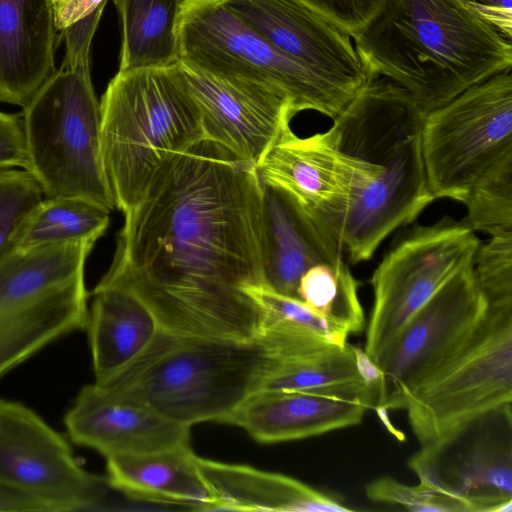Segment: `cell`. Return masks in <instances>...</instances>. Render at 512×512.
Segmentation results:
<instances>
[{"label":"cell","mask_w":512,"mask_h":512,"mask_svg":"<svg viewBox=\"0 0 512 512\" xmlns=\"http://www.w3.org/2000/svg\"><path fill=\"white\" fill-rule=\"evenodd\" d=\"M124 216L98 285L132 292L175 335L264 334V313L248 293L266 285L263 186L254 164L202 139L163 164Z\"/></svg>","instance_id":"cell-1"},{"label":"cell","mask_w":512,"mask_h":512,"mask_svg":"<svg viewBox=\"0 0 512 512\" xmlns=\"http://www.w3.org/2000/svg\"><path fill=\"white\" fill-rule=\"evenodd\" d=\"M425 115L406 90L370 76L328 129L351 163V185L337 209L311 217L353 263L369 260L435 200L422 152Z\"/></svg>","instance_id":"cell-2"},{"label":"cell","mask_w":512,"mask_h":512,"mask_svg":"<svg viewBox=\"0 0 512 512\" xmlns=\"http://www.w3.org/2000/svg\"><path fill=\"white\" fill-rule=\"evenodd\" d=\"M353 40L368 76L390 79L426 113L512 67L511 41L469 0H385Z\"/></svg>","instance_id":"cell-3"},{"label":"cell","mask_w":512,"mask_h":512,"mask_svg":"<svg viewBox=\"0 0 512 512\" xmlns=\"http://www.w3.org/2000/svg\"><path fill=\"white\" fill-rule=\"evenodd\" d=\"M298 352L274 331L237 339L180 336L160 329L128 367L97 384L189 427L226 423L262 388L283 357Z\"/></svg>","instance_id":"cell-4"},{"label":"cell","mask_w":512,"mask_h":512,"mask_svg":"<svg viewBox=\"0 0 512 512\" xmlns=\"http://www.w3.org/2000/svg\"><path fill=\"white\" fill-rule=\"evenodd\" d=\"M100 110L104 169L123 213L137 204L163 164L205 139L179 63L118 71Z\"/></svg>","instance_id":"cell-5"},{"label":"cell","mask_w":512,"mask_h":512,"mask_svg":"<svg viewBox=\"0 0 512 512\" xmlns=\"http://www.w3.org/2000/svg\"><path fill=\"white\" fill-rule=\"evenodd\" d=\"M28 167L44 198L115 208L104 169L101 110L90 65L56 69L22 108Z\"/></svg>","instance_id":"cell-6"},{"label":"cell","mask_w":512,"mask_h":512,"mask_svg":"<svg viewBox=\"0 0 512 512\" xmlns=\"http://www.w3.org/2000/svg\"><path fill=\"white\" fill-rule=\"evenodd\" d=\"M95 243L15 249L0 260V378L86 327L85 263Z\"/></svg>","instance_id":"cell-7"},{"label":"cell","mask_w":512,"mask_h":512,"mask_svg":"<svg viewBox=\"0 0 512 512\" xmlns=\"http://www.w3.org/2000/svg\"><path fill=\"white\" fill-rule=\"evenodd\" d=\"M177 43L180 62L267 85L288 97L296 114L313 110L334 119L351 101L273 46L221 0H182Z\"/></svg>","instance_id":"cell-8"},{"label":"cell","mask_w":512,"mask_h":512,"mask_svg":"<svg viewBox=\"0 0 512 512\" xmlns=\"http://www.w3.org/2000/svg\"><path fill=\"white\" fill-rule=\"evenodd\" d=\"M512 303L487 304L474 331L405 408L422 446L439 444L474 421L511 410Z\"/></svg>","instance_id":"cell-9"},{"label":"cell","mask_w":512,"mask_h":512,"mask_svg":"<svg viewBox=\"0 0 512 512\" xmlns=\"http://www.w3.org/2000/svg\"><path fill=\"white\" fill-rule=\"evenodd\" d=\"M422 152L433 197L463 203L474 182L512 152L511 69L427 112Z\"/></svg>","instance_id":"cell-10"},{"label":"cell","mask_w":512,"mask_h":512,"mask_svg":"<svg viewBox=\"0 0 512 512\" xmlns=\"http://www.w3.org/2000/svg\"><path fill=\"white\" fill-rule=\"evenodd\" d=\"M480 244L475 231L450 217L401 238L371 278L374 301L364 352L374 360L445 283L473 264Z\"/></svg>","instance_id":"cell-11"},{"label":"cell","mask_w":512,"mask_h":512,"mask_svg":"<svg viewBox=\"0 0 512 512\" xmlns=\"http://www.w3.org/2000/svg\"><path fill=\"white\" fill-rule=\"evenodd\" d=\"M487 308L473 264L445 283L380 351L375 408L405 409L470 337Z\"/></svg>","instance_id":"cell-12"},{"label":"cell","mask_w":512,"mask_h":512,"mask_svg":"<svg viewBox=\"0 0 512 512\" xmlns=\"http://www.w3.org/2000/svg\"><path fill=\"white\" fill-rule=\"evenodd\" d=\"M0 484L43 503L49 512L101 509L110 488L87 472L65 438L36 412L0 399Z\"/></svg>","instance_id":"cell-13"},{"label":"cell","mask_w":512,"mask_h":512,"mask_svg":"<svg viewBox=\"0 0 512 512\" xmlns=\"http://www.w3.org/2000/svg\"><path fill=\"white\" fill-rule=\"evenodd\" d=\"M178 63L198 106L204 138L257 166L296 115L290 99L259 82Z\"/></svg>","instance_id":"cell-14"},{"label":"cell","mask_w":512,"mask_h":512,"mask_svg":"<svg viewBox=\"0 0 512 512\" xmlns=\"http://www.w3.org/2000/svg\"><path fill=\"white\" fill-rule=\"evenodd\" d=\"M247 25L349 99L369 80L351 37L294 0H221Z\"/></svg>","instance_id":"cell-15"},{"label":"cell","mask_w":512,"mask_h":512,"mask_svg":"<svg viewBox=\"0 0 512 512\" xmlns=\"http://www.w3.org/2000/svg\"><path fill=\"white\" fill-rule=\"evenodd\" d=\"M72 442L106 459L190 445V427L93 383L81 388L64 417Z\"/></svg>","instance_id":"cell-16"},{"label":"cell","mask_w":512,"mask_h":512,"mask_svg":"<svg viewBox=\"0 0 512 512\" xmlns=\"http://www.w3.org/2000/svg\"><path fill=\"white\" fill-rule=\"evenodd\" d=\"M377 388L258 390L229 417L260 443L304 439L353 426L375 408Z\"/></svg>","instance_id":"cell-17"},{"label":"cell","mask_w":512,"mask_h":512,"mask_svg":"<svg viewBox=\"0 0 512 512\" xmlns=\"http://www.w3.org/2000/svg\"><path fill=\"white\" fill-rule=\"evenodd\" d=\"M256 168L264 184L286 193L312 217L334 211L349 194L351 163L329 130L302 138L284 129Z\"/></svg>","instance_id":"cell-18"},{"label":"cell","mask_w":512,"mask_h":512,"mask_svg":"<svg viewBox=\"0 0 512 512\" xmlns=\"http://www.w3.org/2000/svg\"><path fill=\"white\" fill-rule=\"evenodd\" d=\"M262 186L265 283L281 295L299 299L302 275L314 265L343 261L342 248L286 193L263 182Z\"/></svg>","instance_id":"cell-19"},{"label":"cell","mask_w":512,"mask_h":512,"mask_svg":"<svg viewBox=\"0 0 512 512\" xmlns=\"http://www.w3.org/2000/svg\"><path fill=\"white\" fill-rule=\"evenodd\" d=\"M52 0H0V102L24 107L56 70Z\"/></svg>","instance_id":"cell-20"},{"label":"cell","mask_w":512,"mask_h":512,"mask_svg":"<svg viewBox=\"0 0 512 512\" xmlns=\"http://www.w3.org/2000/svg\"><path fill=\"white\" fill-rule=\"evenodd\" d=\"M212 510L346 512L343 503L292 477L196 456Z\"/></svg>","instance_id":"cell-21"},{"label":"cell","mask_w":512,"mask_h":512,"mask_svg":"<svg viewBox=\"0 0 512 512\" xmlns=\"http://www.w3.org/2000/svg\"><path fill=\"white\" fill-rule=\"evenodd\" d=\"M92 295L85 329L95 382L105 383L145 351L160 327L150 309L126 289L97 284Z\"/></svg>","instance_id":"cell-22"},{"label":"cell","mask_w":512,"mask_h":512,"mask_svg":"<svg viewBox=\"0 0 512 512\" xmlns=\"http://www.w3.org/2000/svg\"><path fill=\"white\" fill-rule=\"evenodd\" d=\"M190 445L106 459L109 486L133 499L211 511L212 495Z\"/></svg>","instance_id":"cell-23"},{"label":"cell","mask_w":512,"mask_h":512,"mask_svg":"<svg viewBox=\"0 0 512 512\" xmlns=\"http://www.w3.org/2000/svg\"><path fill=\"white\" fill-rule=\"evenodd\" d=\"M121 23L119 71L179 62L177 23L182 0H113Z\"/></svg>","instance_id":"cell-24"},{"label":"cell","mask_w":512,"mask_h":512,"mask_svg":"<svg viewBox=\"0 0 512 512\" xmlns=\"http://www.w3.org/2000/svg\"><path fill=\"white\" fill-rule=\"evenodd\" d=\"M110 212L85 199L44 198L23 227L16 249L79 241L96 243L110 224Z\"/></svg>","instance_id":"cell-25"},{"label":"cell","mask_w":512,"mask_h":512,"mask_svg":"<svg viewBox=\"0 0 512 512\" xmlns=\"http://www.w3.org/2000/svg\"><path fill=\"white\" fill-rule=\"evenodd\" d=\"M368 386L376 387L362 378L356 347L345 343L283 357L260 390H348Z\"/></svg>","instance_id":"cell-26"},{"label":"cell","mask_w":512,"mask_h":512,"mask_svg":"<svg viewBox=\"0 0 512 512\" xmlns=\"http://www.w3.org/2000/svg\"><path fill=\"white\" fill-rule=\"evenodd\" d=\"M358 286L344 261L321 263L302 275L298 296L313 312L350 335L359 333L365 324Z\"/></svg>","instance_id":"cell-27"},{"label":"cell","mask_w":512,"mask_h":512,"mask_svg":"<svg viewBox=\"0 0 512 512\" xmlns=\"http://www.w3.org/2000/svg\"><path fill=\"white\" fill-rule=\"evenodd\" d=\"M264 313V333L271 330L293 339L343 345L349 334L313 312L301 300L281 295L267 285L248 290Z\"/></svg>","instance_id":"cell-28"},{"label":"cell","mask_w":512,"mask_h":512,"mask_svg":"<svg viewBox=\"0 0 512 512\" xmlns=\"http://www.w3.org/2000/svg\"><path fill=\"white\" fill-rule=\"evenodd\" d=\"M465 223L491 236L512 232V152L487 169L471 186L464 202Z\"/></svg>","instance_id":"cell-29"},{"label":"cell","mask_w":512,"mask_h":512,"mask_svg":"<svg viewBox=\"0 0 512 512\" xmlns=\"http://www.w3.org/2000/svg\"><path fill=\"white\" fill-rule=\"evenodd\" d=\"M108 0H52L57 40H64L62 67L90 65L91 43Z\"/></svg>","instance_id":"cell-30"},{"label":"cell","mask_w":512,"mask_h":512,"mask_svg":"<svg viewBox=\"0 0 512 512\" xmlns=\"http://www.w3.org/2000/svg\"><path fill=\"white\" fill-rule=\"evenodd\" d=\"M43 199L28 171L0 169V260L16 249L23 227Z\"/></svg>","instance_id":"cell-31"},{"label":"cell","mask_w":512,"mask_h":512,"mask_svg":"<svg viewBox=\"0 0 512 512\" xmlns=\"http://www.w3.org/2000/svg\"><path fill=\"white\" fill-rule=\"evenodd\" d=\"M367 497L375 502L398 505L415 512H479L469 498L420 480L406 485L390 477L368 484Z\"/></svg>","instance_id":"cell-32"},{"label":"cell","mask_w":512,"mask_h":512,"mask_svg":"<svg viewBox=\"0 0 512 512\" xmlns=\"http://www.w3.org/2000/svg\"><path fill=\"white\" fill-rule=\"evenodd\" d=\"M473 269L487 304L512 303V232L492 235L480 244Z\"/></svg>","instance_id":"cell-33"},{"label":"cell","mask_w":512,"mask_h":512,"mask_svg":"<svg viewBox=\"0 0 512 512\" xmlns=\"http://www.w3.org/2000/svg\"><path fill=\"white\" fill-rule=\"evenodd\" d=\"M351 38L359 35L385 0H294Z\"/></svg>","instance_id":"cell-34"},{"label":"cell","mask_w":512,"mask_h":512,"mask_svg":"<svg viewBox=\"0 0 512 512\" xmlns=\"http://www.w3.org/2000/svg\"><path fill=\"white\" fill-rule=\"evenodd\" d=\"M28 167L25 133L21 114L0 111V169Z\"/></svg>","instance_id":"cell-35"},{"label":"cell","mask_w":512,"mask_h":512,"mask_svg":"<svg viewBox=\"0 0 512 512\" xmlns=\"http://www.w3.org/2000/svg\"><path fill=\"white\" fill-rule=\"evenodd\" d=\"M476 11L511 41L512 0H469Z\"/></svg>","instance_id":"cell-36"},{"label":"cell","mask_w":512,"mask_h":512,"mask_svg":"<svg viewBox=\"0 0 512 512\" xmlns=\"http://www.w3.org/2000/svg\"><path fill=\"white\" fill-rule=\"evenodd\" d=\"M49 512L40 501L0 484V512Z\"/></svg>","instance_id":"cell-37"}]
</instances>
